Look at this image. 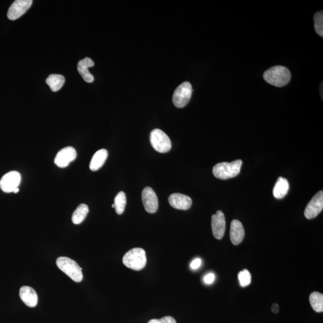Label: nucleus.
Returning <instances> with one entry per match:
<instances>
[{
    "label": "nucleus",
    "mask_w": 323,
    "mask_h": 323,
    "mask_svg": "<svg viewBox=\"0 0 323 323\" xmlns=\"http://www.w3.org/2000/svg\"><path fill=\"white\" fill-rule=\"evenodd\" d=\"M211 227L214 236L217 239H222L226 230L225 217L222 211H217L211 217Z\"/></svg>",
    "instance_id": "f8f14e48"
},
{
    "label": "nucleus",
    "mask_w": 323,
    "mask_h": 323,
    "mask_svg": "<svg viewBox=\"0 0 323 323\" xmlns=\"http://www.w3.org/2000/svg\"><path fill=\"white\" fill-rule=\"evenodd\" d=\"M289 190V184L286 179L279 177L273 189V195L277 199H282Z\"/></svg>",
    "instance_id": "a211bd4d"
},
{
    "label": "nucleus",
    "mask_w": 323,
    "mask_h": 323,
    "mask_svg": "<svg viewBox=\"0 0 323 323\" xmlns=\"http://www.w3.org/2000/svg\"><path fill=\"white\" fill-rule=\"evenodd\" d=\"M323 208V191L320 190L316 194L307 206L305 210L306 218L311 220L315 218L322 212Z\"/></svg>",
    "instance_id": "6e6552de"
},
{
    "label": "nucleus",
    "mask_w": 323,
    "mask_h": 323,
    "mask_svg": "<svg viewBox=\"0 0 323 323\" xmlns=\"http://www.w3.org/2000/svg\"><path fill=\"white\" fill-rule=\"evenodd\" d=\"M123 264L131 270H141L147 264L146 254L142 248H133L123 257Z\"/></svg>",
    "instance_id": "7ed1b4c3"
},
{
    "label": "nucleus",
    "mask_w": 323,
    "mask_h": 323,
    "mask_svg": "<svg viewBox=\"0 0 323 323\" xmlns=\"http://www.w3.org/2000/svg\"><path fill=\"white\" fill-rule=\"evenodd\" d=\"M310 302L313 310L317 313H322L323 311V294L314 291L310 296Z\"/></svg>",
    "instance_id": "412c9836"
},
{
    "label": "nucleus",
    "mask_w": 323,
    "mask_h": 323,
    "mask_svg": "<svg viewBox=\"0 0 323 323\" xmlns=\"http://www.w3.org/2000/svg\"><path fill=\"white\" fill-rule=\"evenodd\" d=\"M314 28L316 33L320 36L323 37V11H319L315 14L314 17Z\"/></svg>",
    "instance_id": "5701e85b"
},
{
    "label": "nucleus",
    "mask_w": 323,
    "mask_h": 323,
    "mask_svg": "<svg viewBox=\"0 0 323 323\" xmlns=\"http://www.w3.org/2000/svg\"><path fill=\"white\" fill-rule=\"evenodd\" d=\"M114 204L117 213L118 214L124 213L127 205V196L124 191H121L118 193L114 198Z\"/></svg>",
    "instance_id": "4be33fe9"
},
{
    "label": "nucleus",
    "mask_w": 323,
    "mask_h": 323,
    "mask_svg": "<svg viewBox=\"0 0 323 323\" xmlns=\"http://www.w3.org/2000/svg\"><path fill=\"white\" fill-rule=\"evenodd\" d=\"M148 323H177L176 320L171 316H166L161 319H152Z\"/></svg>",
    "instance_id": "393cba45"
},
{
    "label": "nucleus",
    "mask_w": 323,
    "mask_h": 323,
    "mask_svg": "<svg viewBox=\"0 0 323 323\" xmlns=\"http://www.w3.org/2000/svg\"><path fill=\"white\" fill-rule=\"evenodd\" d=\"M112 207H113V208L115 207V206H114V204H113V205H112Z\"/></svg>",
    "instance_id": "c756f323"
},
{
    "label": "nucleus",
    "mask_w": 323,
    "mask_h": 323,
    "mask_svg": "<svg viewBox=\"0 0 323 323\" xmlns=\"http://www.w3.org/2000/svg\"><path fill=\"white\" fill-rule=\"evenodd\" d=\"M142 202L145 211L153 214L158 209V199L155 191L150 187H145L142 191Z\"/></svg>",
    "instance_id": "1a4fd4ad"
},
{
    "label": "nucleus",
    "mask_w": 323,
    "mask_h": 323,
    "mask_svg": "<svg viewBox=\"0 0 323 323\" xmlns=\"http://www.w3.org/2000/svg\"><path fill=\"white\" fill-rule=\"evenodd\" d=\"M94 66V62L90 58H85L81 60L77 65V70L85 82L92 83L94 77L89 71V68Z\"/></svg>",
    "instance_id": "dca6fc26"
},
{
    "label": "nucleus",
    "mask_w": 323,
    "mask_h": 323,
    "mask_svg": "<svg viewBox=\"0 0 323 323\" xmlns=\"http://www.w3.org/2000/svg\"><path fill=\"white\" fill-rule=\"evenodd\" d=\"M19 296L22 301L28 307L34 308L38 304V296L32 287L22 286L20 288Z\"/></svg>",
    "instance_id": "4468645a"
},
{
    "label": "nucleus",
    "mask_w": 323,
    "mask_h": 323,
    "mask_svg": "<svg viewBox=\"0 0 323 323\" xmlns=\"http://www.w3.org/2000/svg\"><path fill=\"white\" fill-rule=\"evenodd\" d=\"M214 280H215V275L213 273L207 274V275H206L204 278V281L207 284H212L214 281Z\"/></svg>",
    "instance_id": "a878e982"
},
{
    "label": "nucleus",
    "mask_w": 323,
    "mask_h": 323,
    "mask_svg": "<svg viewBox=\"0 0 323 323\" xmlns=\"http://www.w3.org/2000/svg\"><path fill=\"white\" fill-rule=\"evenodd\" d=\"M108 153L106 149H101L94 154L90 162V168L91 171H98L105 164L108 158Z\"/></svg>",
    "instance_id": "f3484780"
},
{
    "label": "nucleus",
    "mask_w": 323,
    "mask_h": 323,
    "mask_svg": "<svg viewBox=\"0 0 323 323\" xmlns=\"http://www.w3.org/2000/svg\"><path fill=\"white\" fill-rule=\"evenodd\" d=\"M89 207L87 205L81 204L79 205L74 211L72 215V222L74 224H81L87 217L89 213Z\"/></svg>",
    "instance_id": "aec40b11"
},
{
    "label": "nucleus",
    "mask_w": 323,
    "mask_h": 323,
    "mask_svg": "<svg viewBox=\"0 0 323 323\" xmlns=\"http://www.w3.org/2000/svg\"><path fill=\"white\" fill-rule=\"evenodd\" d=\"M264 78L269 84L277 87H282L290 82L291 73L287 68L278 65L266 71Z\"/></svg>",
    "instance_id": "f257e3e1"
},
{
    "label": "nucleus",
    "mask_w": 323,
    "mask_h": 323,
    "mask_svg": "<svg viewBox=\"0 0 323 323\" xmlns=\"http://www.w3.org/2000/svg\"><path fill=\"white\" fill-rule=\"evenodd\" d=\"M238 279L241 287H247L250 284L251 281V274L247 270H243L239 273Z\"/></svg>",
    "instance_id": "b1692460"
},
{
    "label": "nucleus",
    "mask_w": 323,
    "mask_h": 323,
    "mask_svg": "<svg viewBox=\"0 0 323 323\" xmlns=\"http://www.w3.org/2000/svg\"><path fill=\"white\" fill-rule=\"evenodd\" d=\"M192 92V87L189 82H185L179 85L173 94L174 105L177 108L185 107L190 101Z\"/></svg>",
    "instance_id": "423d86ee"
},
{
    "label": "nucleus",
    "mask_w": 323,
    "mask_h": 323,
    "mask_svg": "<svg viewBox=\"0 0 323 323\" xmlns=\"http://www.w3.org/2000/svg\"><path fill=\"white\" fill-rule=\"evenodd\" d=\"M33 2L32 0H16L8 10V18L11 21L19 18L29 9Z\"/></svg>",
    "instance_id": "9d476101"
},
{
    "label": "nucleus",
    "mask_w": 323,
    "mask_h": 323,
    "mask_svg": "<svg viewBox=\"0 0 323 323\" xmlns=\"http://www.w3.org/2000/svg\"><path fill=\"white\" fill-rule=\"evenodd\" d=\"M56 265L74 281L81 282L84 278L82 269L73 259L67 257H59L56 260Z\"/></svg>",
    "instance_id": "20e7f679"
},
{
    "label": "nucleus",
    "mask_w": 323,
    "mask_h": 323,
    "mask_svg": "<svg viewBox=\"0 0 323 323\" xmlns=\"http://www.w3.org/2000/svg\"><path fill=\"white\" fill-rule=\"evenodd\" d=\"M77 152L73 147L62 148L57 153L55 158V164L59 168H65L76 159Z\"/></svg>",
    "instance_id": "9b49d317"
},
{
    "label": "nucleus",
    "mask_w": 323,
    "mask_h": 323,
    "mask_svg": "<svg viewBox=\"0 0 323 323\" xmlns=\"http://www.w3.org/2000/svg\"><path fill=\"white\" fill-rule=\"evenodd\" d=\"M245 236L244 228L241 222L238 220H233L231 223L230 238L231 242L235 245L241 244Z\"/></svg>",
    "instance_id": "2eb2a0df"
},
{
    "label": "nucleus",
    "mask_w": 323,
    "mask_h": 323,
    "mask_svg": "<svg viewBox=\"0 0 323 323\" xmlns=\"http://www.w3.org/2000/svg\"><path fill=\"white\" fill-rule=\"evenodd\" d=\"M242 164V160H236L231 162H222L213 167L214 177L221 180L233 178L238 175Z\"/></svg>",
    "instance_id": "f03ea898"
},
{
    "label": "nucleus",
    "mask_w": 323,
    "mask_h": 323,
    "mask_svg": "<svg viewBox=\"0 0 323 323\" xmlns=\"http://www.w3.org/2000/svg\"><path fill=\"white\" fill-rule=\"evenodd\" d=\"M272 311L274 313H278L279 311V307L278 305L275 304L273 305L272 307Z\"/></svg>",
    "instance_id": "cd10ccee"
},
{
    "label": "nucleus",
    "mask_w": 323,
    "mask_h": 323,
    "mask_svg": "<svg viewBox=\"0 0 323 323\" xmlns=\"http://www.w3.org/2000/svg\"><path fill=\"white\" fill-rule=\"evenodd\" d=\"M201 264H202L201 259L199 258H197L195 260H193V261L191 262L190 264V268L192 269V270H197V269H198L200 267H201Z\"/></svg>",
    "instance_id": "bb28decb"
},
{
    "label": "nucleus",
    "mask_w": 323,
    "mask_h": 323,
    "mask_svg": "<svg viewBox=\"0 0 323 323\" xmlns=\"http://www.w3.org/2000/svg\"><path fill=\"white\" fill-rule=\"evenodd\" d=\"M46 82L53 92H57L64 86L65 79L64 76L60 74H50Z\"/></svg>",
    "instance_id": "6ab92c4d"
},
{
    "label": "nucleus",
    "mask_w": 323,
    "mask_h": 323,
    "mask_svg": "<svg viewBox=\"0 0 323 323\" xmlns=\"http://www.w3.org/2000/svg\"><path fill=\"white\" fill-rule=\"evenodd\" d=\"M19 188H17L16 189H15V190H14V191H13V193H16L19 192Z\"/></svg>",
    "instance_id": "c85d7f7f"
},
{
    "label": "nucleus",
    "mask_w": 323,
    "mask_h": 323,
    "mask_svg": "<svg viewBox=\"0 0 323 323\" xmlns=\"http://www.w3.org/2000/svg\"><path fill=\"white\" fill-rule=\"evenodd\" d=\"M21 176L18 171H11L5 174L0 180V188L5 193L13 192L21 184Z\"/></svg>",
    "instance_id": "0eeeda50"
},
{
    "label": "nucleus",
    "mask_w": 323,
    "mask_h": 323,
    "mask_svg": "<svg viewBox=\"0 0 323 323\" xmlns=\"http://www.w3.org/2000/svg\"><path fill=\"white\" fill-rule=\"evenodd\" d=\"M150 139L154 149L159 153H167L172 146L169 137L164 131L159 129H155L151 131Z\"/></svg>",
    "instance_id": "39448f33"
},
{
    "label": "nucleus",
    "mask_w": 323,
    "mask_h": 323,
    "mask_svg": "<svg viewBox=\"0 0 323 323\" xmlns=\"http://www.w3.org/2000/svg\"><path fill=\"white\" fill-rule=\"evenodd\" d=\"M171 207L177 210H187L191 207L192 201L189 196L182 193L171 194L168 198Z\"/></svg>",
    "instance_id": "ddd939ff"
}]
</instances>
